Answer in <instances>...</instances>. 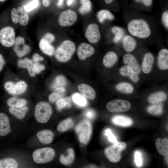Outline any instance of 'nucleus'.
<instances>
[{
  "label": "nucleus",
  "instance_id": "f257e3e1",
  "mask_svg": "<svg viewBox=\"0 0 168 168\" xmlns=\"http://www.w3.org/2000/svg\"><path fill=\"white\" fill-rule=\"evenodd\" d=\"M76 49L74 43L69 40L62 41L55 50L54 57L58 61L65 63L72 58Z\"/></svg>",
  "mask_w": 168,
  "mask_h": 168
},
{
  "label": "nucleus",
  "instance_id": "f03ea898",
  "mask_svg": "<svg viewBox=\"0 0 168 168\" xmlns=\"http://www.w3.org/2000/svg\"><path fill=\"white\" fill-rule=\"evenodd\" d=\"M128 30L133 36L140 38H146L149 37L151 31L148 23L142 19L131 20L127 25Z\"/></svg>",
  "mask_w": 168,
  "mask_h": 168
},
{
  "label": "nucleus",
  "instance_id": "7ed1b4c3",
  "mask_svg": "<svg viewBox=\"0 0 168 168\" xmlns=\"http://www.w3.org/2000/svg\"><path fill=\"white\" fill-rule=\"evenodd\" d=\"M52 113V108L46 102H40L35 106V117L36 120L39 123L43 124L47 122Z\"/></svg>",
  "mask_w": 168,
  "mask_h": 168
},
{
  "label": "nucleus",
  "instance_id": "20e7f679",
  "mask_svg": "<svg viewBox=\"0 0 168 168\" xmlns=\"http://www.w3.org/2000/svg\"><path fill=\"white\" fill-rule=\"evenodd\" d=\"M75 130L80 142L83 144H87L92 133V126L90 122L87 120L82 121L76 126Z\"/></svg>",
  "mask_w": 168,
  "mask_h": 168
},
{
  "label": "nucleus",
  "instance_id": "39448f33",
  "mask_svg": "<svg viewBox=\"0 0 168 168\" xmlns=\"http://www.w3.org/2000/svg\"><path fill=\"white\" fill-rule=\"evenodd\" d=\"M126 147V144L123 142H119L113 145L106 148L104 150L105 154L111 162H117L121 158V152Z\"/></svg>",
  "mask_w": 168,
  "mask_h": 168
},
{
  "label": "nucleus",
  "instance_id": "423d86ee",
  "mask_svg": "<svg viewBox=\"0 0 168 168\" xmlns=\"http://www.w3.org/2000/svg\"><path fill=\"white\" fill-rule=\"evenodd\" d=\"M55 154L52 148L46 147L37 149L33 152L32 157L34 161L38 164H43L51 161Z\"/></svg>",
  "mask_w": 168,
  "mask_h": 168
},
{
  "label": "nucleus",
  "instance_id": "0eeeda50",
  "mask_svg": "<svg viewBox=\"0 0 168 168\" xmlns=\"http://www.w3.org/2000/svg\"><path fill=\"white\" fill-rule=\"evenodd\" d=\"M16 37L15 30L12 27L5 26L0 29V44L3 47H12Z\"/></svg>",
  "mask_w": 168,
  "mask_h": 168
},
{
  "label": "nucleus",
  "instance_id": "6e6552de",
  "mask_svg": "<svg viewBox=\"0 0 168 168\" xmlns=\"http://www.w3.org/2000/svg\"><path fill=\"white\" fill-rule=\"evenodd\" d=\"M28 86L24 80L16 82L7 81L4 84V87L7 91L12 95H19L24 93L26 91Z\"/></svg>",
  "mask_w": 168,
  "mask_h": 168
},
{
  "label": "nucleus",
  "instance_id": "1a4fd4ad",
  "mask_svg": "<svg viewBox=\"0 0 168 168\" xmlns=\"http://www.w3.org/2000/svg\"><path fill=\"white\" fill-rule=\"evenodd\" d=\"M77 18L76 13L72 10L68 9L60 13L58 19V23L62 27L69 26L75 24Z\"/></svg>",
  "mask_w": 168,
  "mask_h": 168
},
{
  "label": "nucleus",
  "instance_id": "9d476101",
  "mask_svg": "<svg viewBox=\"0 0 168 168\" xmlns=\"http://www.w3.org/2000/svg\"><path fill=\"white\" fill-rule=\"evenodd\" d=\"M106 108L112 113L125 112L131 108L130 103L128 101L121 99H116L108 102Z\"/></svg>",
  "mask_w": 168,
  "mask_h": 168
},
{
  "label": "nucleus",
  "instance_id": "9b49d317",
  "mask_svg": "<svg viewBox=\"0 0 168 168\" xmlns=\"http://www.w3.org/2000/svg\"><path fill=\"white\" fill-rule=\"evenodd\" d=\"M13 50L17 57L21 58L29 54L31 51V48L26 44L25 39L22 36H18L16 37L13 45Z\"/></svg>",
  "mask_w": 168,
  "mask_h": 168
},
{
  "label": "nucleus",
  "instance_id": "f8f14e48",
  "mask_svg": "<svg viewBox=\"0 0 168 168\" xmlns=\"http://www.w3.org/2000/svg\"><path fill=\"white\" fill-rule=\"evenodd\" d=\"M85 36L91 43L98 42L101 38V34L97 24L92 23L89 24L86 29Z\"/></svg>",
  "mask_w": 168,
  "mask_h": 168
},
{
  "label": "nucleus",
  "instance_id": "ddd939ff",
  "mask_svg": "<svg viewBox=\"0 0 168 168\" xmlns=\"http://www.w3.org/2000/svg\"><path fill=\"white\" fill-rule=\"evenodd\" d=\"M94 48L90 44L85 43H81L77 50V55L80 60H83L92 56L94 54Z\"/></svg>",
  "mask_w": 168,
  "mask_h": 168
},
{
  "label": "nucleus",
  "instance_id": "4468645a",
  "mask_svg": "<svg viewBox=\"0 0 168 168\" xmlns=\"http://www.w3.org/2000/svg\"><path fill=\"white\" fill-rule=\"evenodd\" d=\"M18 66L21 68L26 69L30 76L32 77H35L36 75L34 69V62L32 60L28 58H20L17 61Z\"/></svg>",
  "mask_w": 168,
  "mask_h": 168
},
{
  "label": "nucleus",
  "instance_id": "2eb2a0df",
  "mask_svg": "<svg viewBox=\"0 0 168 168\" xmlns=\"http://www.w3.org/2000/svg\"><path fill=\"white\" fill-rule=\"evenodd\" d=\"M124 63L132 68L138 73L141 72V68L137 59L133 55L130 54H124L123 58Z\"/></svg>",
  "mask_w": 168,
  "mask_h": 168
},
{
  "label": "nucleus",
  "instance_id": "dca6fc26",
  "mask_svg": "<svg viewBox=\"0 0 168 168\" xmlns=\"http://www.w3.org/2000/svg\"><path fill=\"white\" fill-rule=\"evenodd\" d=\"M11 132L9 121L5 114L0 113V136H4Z\"/></svg>",
  "mask_w": 168,
  "mask_h": 168
},
{
  "label": "nucleus",
  "instance_id": "f3484780",
  "mask_svg": "<svg viewBox=\"0 0 168 168\" xmlns=\"http://www.w3.org/2000/svg\"><path fill=\"white\" fill-rule=\"evenodd\" d=\"M157 64L160 69H168V50L167 49H162L159 52L157 57Z\"/></svg>",
  "mask_w": 168,
  "mask_h": 168
},
{
  "label": "nucleus",
  "instance_id": "a211bd4d",
  "mask_svg": "<svg viewBox=\"0 0 168 168\" xmlns=\"http://www.w3.org/2000/svg\"><path fill=\"white\" fill-rule=\"evenodd\" d=\"M154 62V57L152 53H147L144 55L142 67V71L144 73L147 74L150 72Z\"/></svg>",
  "mask_w": 168,
  "mask_h": 168
},
{
  "label": "nucleus",
  "instance_id": "6ab92c4d",
  "mask_svg": "<svg viewBox=\"0 0 168 168\" xmlns=\"http://www.w3.org/2000/svg\"><path fill=\"white\" fill-rule=\"evenodd\" d=\"M77 88L80 93L85 97L92 100L95 98V91L90 86L85 84L82 83L78 86Z\"/></svg>",
  "mask_w": 168,
  "mask_h": 168
},
{
  "label": "nucleus",
  "instance_id": "aec40b11",
  "mask_svg": "<svg viewBox=\"0 0 168 168\" xmlns=\"http://www.w3.org/2000/svg\"><path fill=\"white\" fill-rule=\"evenodd\" d=\"M119 72L123 76L129 77L134 82H137L139 80L138 73L127 65L121 67L119 69Z\"/></svg>",
  "mask_w": 168,
  "mask_h": 168
},
{
  "label": "nucleus",
  "instance_id": "412c9836",
  "mask_svg": "<svg viewBox=\"0 0 168 168\" xmlns=\"http://www.w3.org/2000/svg\"><path fill=\"white\" fill-rule=\"evenodd\" d=\"M39 47L40 51L48 56H53L54 54V47L48 42L41 38L39 43Z\"/></svg>",
  "mask_w": 168,
  "mask_h": 168
},
{
  "label": "nucleus",
  "instance_id": "4be33fe9",
  "mask_svg": "<svg viewBox=\"0 0 168 168\" xmlns=\"http://www.w3.org/2000/svg\"><path fill=\"white\" fill-rule=\"evenodd\" d=\"M54 134L49 130H44L37 133V136L40 142L44 144H49L53 141Z\"/></svg>",
  "mask_w": 168,
  "mask_h": 168
},
{
  "label": "nucleus",
  "instance_id": "5701e85b",
  "mask_svg": "<svg viewBox=\"0 0 168 168\" xmlns=\"http://www.w3.org/2000/svg\"><path fill=\"white\" fill-rule=\"evenodd\" d=\"M123 47L128 52L133 51L137 45V42L134 38L129 35H124L122 39Z\"/></svg>",
  "mask_w": 168,
  "mask_h": 168
},
{
  "label": "nucleus",
  "instance_id": "b1692460",
  "mask_svg": "<svg viewBox=\"0 0 168 168\" xmlns=\"http://www.w3.org/2000/svg\"><path fill=\"white\" fill-rule=\"evenodd\" d=\"M156 149L158 152L163 156L168 154V140L167 138H158L155 141Z\"/></svg>",
  "mask_w": 168,
  "mask_h": 168
},
{
  "label": "nucleus",
  "instance_id": "393cba45",
  "mask_svg": "<svg viewBox=\"0 0 168 168\" xmlns=\"http://www.w3.org/2000/svg\"><path fill=\"white\" fill-rule=\"evenodd\" d=\"M118 60V57L116 54L113 51H110L104 56L102 62L105 67L109 68L113 66Z\"/></svg>",
  "mask_w": 168,
  "mask_h": 168
},
{
  "label": "nucleus",
  "instance_id": "a878e982",
  "mask_svg": "<svg viewBox=\"0 0 168 168\" xmlns=\"http://www.w3.org/2000/svg\"><path fill=\"white\" fill-rule=\"evenodd\" d=\"M96 17L99 22L102 24L106 20L112 21L114 19V16L112 13L107 9H102L97 13Z\"/></svg>",
  "mask_w": 168,
  "mask_h": 168
},
{
  "label": "nucleus",
  "instance_id": "bb28decb",
  "mask_svg": "<svg viewBox=\"0 0 168 168\" xmlns=\"http://www.w3.org/2000/svg\"><path fill=\"white\" fill-rule=\"evenodd\" d=\"M112 120L114 124L124 127L130 126L133 123L132 120L130 118L123 115L115 116L113 118Z\"/></svg>",
  "mask_w": 168,
  "mask_h": 168
},
{
  "label": "nucleus",
  "instance_id": "cd10ccee",
  "mask_svg": "<svg viewBox=\"0 0 168 168\" xmlns=\"http://www.w3.org/2000/svg\"><path fill=\"white\" fill-rule=\"evenodd\" d=\"M28 110V107L26 105L19 108L10 107L9 110V112L11 114L19 119L23 118Z\"/></svg>",
  "mask_w": 168,
  "mask_h": 168
},
{
  "label": "nucleus",
  "instance_id": "c85d7f7f",
  "mask_svg": "<svg viewBox=\"0 0 168 168\" xmlns=\"http://www.w3.org/2000/svg\"><path fill=\"white\" fill-rule=\"evenodd\" d=\"M66 155H61L59 157L60 162L65 165H68L72 163L74 158V152L71 148H68L66 152Z\"/></svg>",
  "mask_w": 168,
  "mask_h": 168
},
{
  "label": "nucleus",
  "instance_id": "c756f323",
  "mask_svg": "<svg viewBox=\"0 0 168 168\" xmlns=\"http://www.w3.org/2000/svg\"><path fill=\"white\" fill-rule=\"evenodd\" d=\"M66 90L64 87H60L55 89L49 96L48 99L51 102H54L62 98L65 95Z\"/></svg>",
  "mask_w": 168,
  "mask_h": 168
},
{
  "label": "nucleus",
  "instance_id": "7c9ffc66",
  "mask_svg": "<svg viewBox=\"0 0 168 168\" xmlns=\"http://www.w3.org/2000/svg\"><path fill=\"white\" fill-rule=\"evenodd\" d=\"M6 103L7 105L10 107L19 108L26 105L27 102L25 99L12 97L8 99Z\"/></svg>",
  "mask_w": 168,
  "mask_h": 168
},
{
  "label": "nucleus",
  "instance_id": "2f4dec72",
  "mask_svg": "<svg viewBox=\"0 0 168 168\" xmlns=\"http://www.w3.org/2000/svg\"><path fill=\"white\" fill-rule=\"evenodd\" d=\"M74 125V122L71 118H68L61 121L58 125L57 129L61 132H65L72 128Z\"/></svg>",
  "mask_w": 168,
  "mask_h": 168
},
{
  "label": "nucleus",
  "instance_id": "473e14b6",
  "mask_svg": "<svg viewBox=\"0 0 168 168\" xmlns=\"http://www.w3.org/2000/svg\"><path fill=\"white\" fill-rule=\"evenodd\" d=\"M71 98L74 103L79 107H84L87 104V99L81 93H75L72 95Z\"/></svg>",
  "mask_w": 168,
  "mask_h": 168
},
{
  "label": "nucleus",
  "instance_id": "72a5a7b5",
  "mask_svg": "<svg viewBox=\"0 0 168 168\" xmlns=\"http://www.w3.org/2000/svg\"><path fill=\"white\" fill-rule=\"evenodd\" d=\"M57 109L61 111L64 108H70L71 106V99L70 97H62L56 101Z\"/></svg>",
  "mask_w": 168,
  "mask_h": 168
},
{
  "label": "nucleus",
  "instance_id": "f704fd0d",
  "mask_svg": "<svg viewBox=\"0 0 168 168\" xmlns=\"http://www.w3.org/2000/svg\"><path fill=\"white\" fill-rule=\"evenodd\" d=\"M111 31L114 35L113 39V41L115 43L119 42L124 36V30L120 27L113 26L111 29Z\"/></svg>",
  "mask_w": 168,
  "mask_h": 168
},
{
  "label": "nucleus",
  "instance_id": "c9c22d12",
  "mask_svg": "<svg viewBox=\"0 0 168 168\" xmlns=\"http://www.w3.org/2000/svg\"><path fill=\"white\" fill-rule=\"evenodd\" d=\"M18 163L14 159L6 158L0 160V168H16Z\"/></svg>",
  "mask_w": 168,
  "mask_h": 168
},
{
  "label": "nucleus",
  "instance_id": "e433bc0d",
  "mask_svg": "<svg viewBox=\"0 0 168 168\" xmlns=\"http://www.w3.org/2000/svg\"><path fill=\"white\" fill-rule=\"evenodd\" d=\"M16 8L19 14V23L21 26H26L29 21L30 18L28 13L26 12L21 7H18Z\"/></svg>",
  "mask_w": 168,
  "mask_h": 168
},
{
  "label": "nucleus",
  "instance_id": "4c0bfd02",
  "mask_svg": "<svg viewBox=\"0 0 168 168\" xmlns=\"http://www.w3.org/2000/svg\"><path fill=\"white\" fill-rule=\"evenodd\" d=\"M167 96L165 92L160 91L151 95L148 98V100L152 103H156L165 100Z\"/></svg>",
  "mask_w": 168,
  "mask_h": 168
},
{
  "label": "nucleus",
  "instance_id": "58836bf2",
  "mask_svg": "<svg viewBox=\"0 0 168 168\" xmlns=\"http://www.w3.org/2000/svg\"><path fill=\"white\" fill-rule=\"evenodd\" d=\"M81 5L79 8V12L82 14H85L89 12L92 8V4L90 0H80Z\"/></svg>",
  "mask_w": 168,
  "mask_h": 168
},
{
  "label": "nucleus",
  "instance_id": "ea45409f",
  "mask_svg": "<svg viewBox=\"0 0 168 168\" xmlns=\"http://www.w3.org/2000/svg\"><path fill=\"white\" fill-rule=\"evenodd\" d=\"M116 88L117 90L124 93L130 94L133 90V86L130 83L123 82L116 85Z\"/></svg>",
  "mask_w": 168,
  "mask_h": 168
},
{
  "label": "nucleus",
  "instance_id": "a19ab883",
  "mask_svg": "<svg viewBox=\"0 0 168 168\" xmlns=\"http://www.w3.org/2000/svg\"><path fill=\"white\" fill-rule=\"evenodd\" d=\"M67 84V80L65 77L63 75H59L57 76L50 86L52 89H54L60 87H64Z\"/></svg>",
  "mask_w": 168,
  "mask_h": 168
},
{
  "label": "nucleus",
  "instance_id": "79ce46f5",
  "mask_svg": "<svg viewBox=\"0 0 168 168\" xmlns=\"http://www.w3.org/2000/svg\"><path fill=\"white\" fill-rule=\"evenodd\" d=\"M148 112L152 114L158 115L161 114L162 111V106L161 105H156L148 107Z\"/></svg>",
  "mask_w": 168,
  "mask_h": 168
},
{
  "label": "nucleus",
  "instance_id": "37998d69",
  "mask_svg": "<svg viewBox=\"0 0 168 168\" xmlns=\"http://www.w3.org/2000/svg\"><path fill=\"white\" fill-rule=\"evenodd\" d=\"M39 4L38 0H32L25 5L23 8L27 12H29L37 8Z\"/></svg>",
  "mask_w": 168,
  "mask_h": 168
},
{
  "label": "nucleus",
  "instance_id": "c03bdc74",
  "mask_svg": "<svg viewBox=\"0 0 168 168\" xmlns=\"http://www.w3.org/2000/svg\"><path fill=\"white\" fill-rule=\"evenodd\" d=\"M11 17L13 23L16 24L19 22V14L16 8L14 7L12 8L11 11Z\"/></svg>",
  "mask_w": 168,
  "mask_h": 168
},
{
  "label": "nucleus",
  "instance_id": "a18cd8bd",
  "mask_svg": "<svg viewBox=\"0 0 168 168\" xmlns=\"http://www.w3.org/2000/svg\"><path fill=\"white\" fill-rule=\"evenodd\" d=\"M41 38L51 44H52L55 40L54 35L50 32H48L44 34Z\"/></svg>",
  "mask_w": 168,
  "mask_h": 168
},
{
  "label": "nucleus",
  "instance_id": "49530a36",
  "mask_svg": "<svg viewBox=\"0 0 168 168\" xmlns=\"http://www.w3.org/2000/svg\"><path fill=\"white\" fill-rule=\"evenodd\" d=\"M34 69L36 74H39L41 72L44 70L45 68V66L39 62L34 63Z\"/></svg>",
  "mask_w": 168,
  "mask_h": 168
},
{
  "label": "nucleus",
  "instance_id": "de8ad7c7",
  "mask_svg": "<svg viewBox=\"0 0 168 168\" xmlns=\"http://www.w3.org/2000/svg\"><path fill=\"white\" fill-rule=\"evenodd\" d=\"M134 162L137 166L140 167L142 164V159L141 154L140 152L136 151L135 152L134 155Z\"/></svg>",
  "mask_w": 168,
  "mask_h": 168
},
{
  "label": "nucleus",
  "instance_id": "09e8293b",
  "mask_svg": "<svg viewBox=\"0 0 168 168\" xmlns=\"http://www.w3.org/2000/svg\"><path fill=\"white\" fill-rule=\"evenodd\" d=\"M105 135L108 137L109 140L110 142L115 143L117 142L116 137L110 129L107 128L105 130Z\"/></svg>",
  "mask_w": 168,
  "mask_h": 168
},
{
  "label": "nucleus",
  "instance_id": "8fccbe9b",
  "mask_svg": "<svg viewBox=\"0 0 168 168\" xmlns=\"http://www.w3.org/2000/svg\"><path fill=\"white\" fill-rule=\"evenodd\" d=\"M162 22L165 27L168 28V11L167 10L164 12L161 16Z\"/></svg>",
  "mask_w": 168,
  "mask_h": 168
},
{
  "label": "nucleus",
  "instance_id": "3c124183",
  "mask_svg": "<svg viewBox=\"0 0 168 168\" xmlns=\"http://www.w3.org/2000/svg\"><path fill=\"white\" fill-rule=\"evenodd\" d=\"M85 115L88 119H93L95 116L96 113L93 110L90 109L85 111Z\"/></svg>",
  "mask_w": 168,
  "mask_h": 168
},
{
  "label": "nucleus",
  "instance_id": "603ef678",
  "mask_svg": "<svg viewBox=\"0 0 168 168\" xmlns=\"http://www.w3.org/2000/svg\"><path fill=\"white\" fill-rule=\"evenodd\" d=\"M32 60L34 62H37L44 60V58L37 53H34L32 55Z\"/></svg>",
  "mask_w": 168,
  "mask_h": 168
},
{
  "label": "nucleus",
  "instance_id": "864d4df0",
  "mask_svg": "<svg viewBox=\"0 0 168 168\" xmlns=\"http://www.w3.org/2000/svg\"><path fill=\"white\" fill-rule=\"evenodd\" d=\"M135 1L138 3L142 4L146 6H150L152 3L153 0H134Z\"/></svg>",
  "mask_w": 168,
  "mask_h": 168
},
{
  "label": "nucleus",
  "instance_id": "5fc2aeb1",
  "mask_svg": "<svg viewBox=\"0 0 168 168\" xmlns=\"http://www.w3.org/2000/svg\"><path fill=\"white\" fill-rule=\"evenodd\" d=\"M5 64V61L2 54L0 53V72L2 70Z\"/></svg>",
  "mask_w": 168,
  "mask_h": 168
},
{
  "label": "nucleus",
  "instance_id": "6e6d98bb",
  "mask_svg": "<svg viewBox=\"0 0 168 168\" xmlns=\"http://www.w3.org/2000/svg\"><path fill=\"white\" fill-rule=\"evenodd\" d=\"M42 2L43 6L47 7L49 6L51 0H42Z\"/></svg>",
  "mask_w": 168,
  "mask_h": 168
},
{
  "label": "nucleus",
  "instance_id": "4d7b16f0",
  "mask_svg": "<svg viewBox=\"0 0 168 168\" xmlns=\"http://www.w3.org/2000/svg\"><path fill=\"white\" fill-rule=\"evenodd\" d=\"M75 0H66V3L68 6H69Z\"/></svg>",
  "mask_w": 168,
  "mask_h": 168
},
{
  "label": "nucleus",
  "instance_id": "13d9d810",
  "mask_svg": "<svg viewBox=\"0 0 168 168\" xmlns=\"http://www.w3.org/2000/svg\"><path fill=\"white\" fill-rule=\"evenodd\" d=\"M58 6L60 7L62 6L63 4V0H58Z\"/></svg>",
  "mask_w": 168,
  "mask_h": 168
},
{
  "label": "nucleus",
  "instance_id": "bf43d9fd",
  "mask_svg": "<svg viewBox=\"0 0 168 168\" xmlns=\"http://www.w3.org/2000/svg\"><path fill=\"white\" fill-rule=\"evenodd\" d=\"M105 2L107 4H110L114 0H104Z\"/></svg>",
  "mask_w": 168,
  "mask_h": 168
},
{
  "label": "nucleus",
  "instance_id": "052dcab7",
  "mask_svg": "<svg viewBox=\"0 0 168 168\" xmlns=\"http://www.w3.org/2000/svg\"><path fill=\"white\" fill-rule=\"evenodd\" d=\"M7 0H0V2H3L5 1H6Z\"/></svg>",
  "mask_w": 168,
  "mask_h": 168
}]
</instances>
